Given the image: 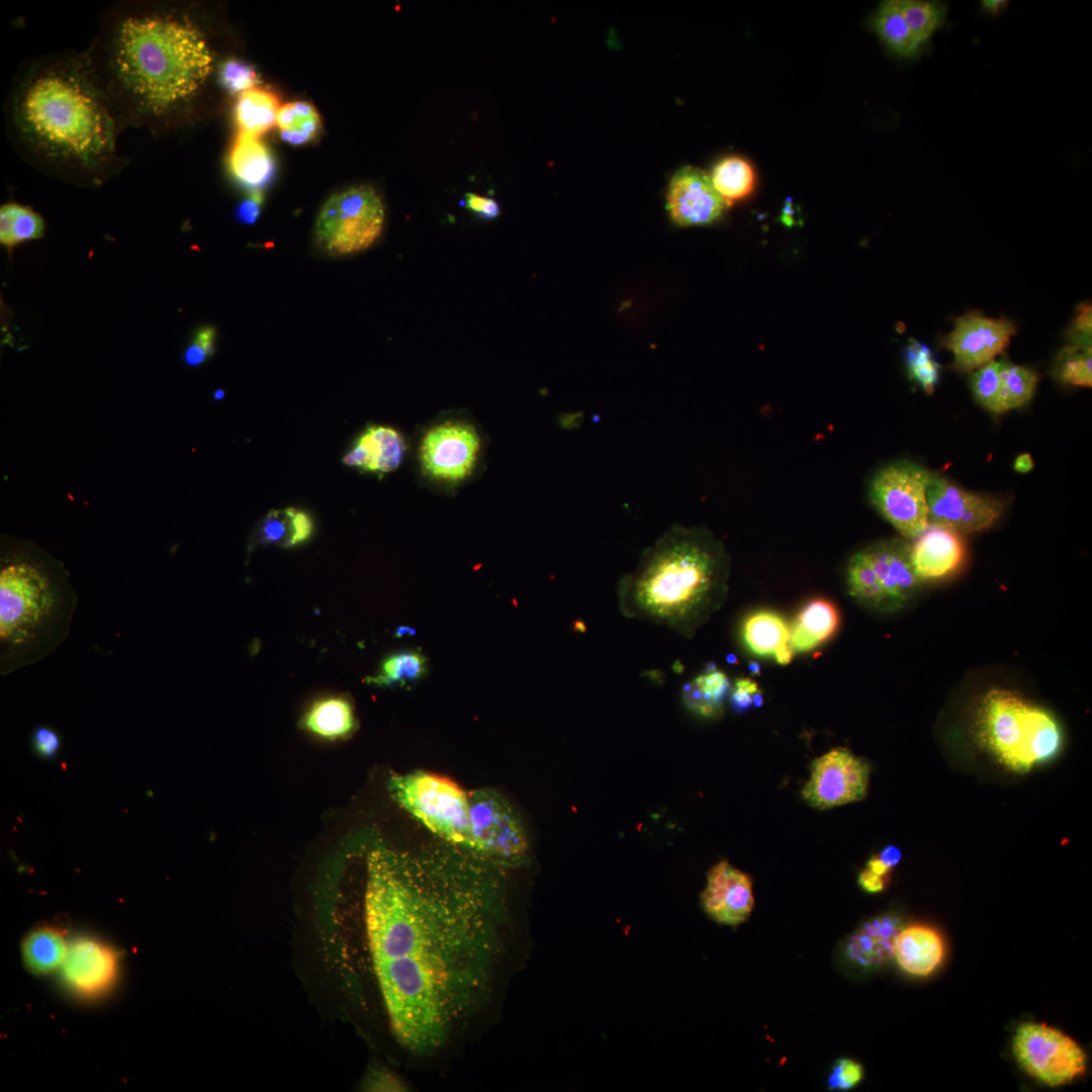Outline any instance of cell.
I'll return each mask as SVG.
<instances>
[{
    "mask_svg": "<svg viewBox=\"0 0 1092 1092\" xmlns=\"http://www.w3.org/2000/svg\"><path fill=\"white\" fill-rule=\"evenodd\" d=\"M502 866L438 843L372 845L363 931L369 969L396 1043L436 1056L487 1007L506 953Z\"/></svg>",
    "mask_w": 1092,
    "mask_h": 1092,
    "instance_id": "cell-1",
    "label": "cell"
},
{
    "mask_svg": "<svg viewBox=\"0 0 1092 1092\" xmlns=\"http://www.w3.org/2000/svg\"><path fill=\"white\" fill-rule=\"evenodd\" d=\"M86 54L121 129L157 138L188 111L215 69L205 30L159 0L108 6Z\"/></svg>",
    "mask_w": 1092,
    "mask_h": 1092,
    "instance_id": "cell-2",
    "label": "cell"
},
{
    "mask_svg": "<svg viewBox=\"0 0 1092 1092\" xmlns=\"http://www.w3.org/2000/svg\"><path fill=\"white\" fill-rule=\"evenodd\" d=\"M7 135L34 168L80 185L118 174L126 159L122 130L86 51L66 50L24 61L4 100Z\"/></svg>",
    "mask_w": 1092,
    "mask_h": 1092,
    "instance_id": "cell-3",
    "label": "cell"
},
{
    "mask_svg": "<svg viewBox=\"0 0 1092 1092\" xmlns=\"http://www.w3.org/2000/svg\"><path fill=\"white\" fill-rule=\"evenodd\" d=\"M730 558L724 544L704 527L675 525L619 579L622 616L666 627L692 638L724 604Z\"/></svg>",
    "mask_w": 1092,
    "mask_h": 1092,
    "instance_id": "cell-4",
    "label": "cell"
},
{
    "mask_svg": "<svg viewBox=\"0 0 1092 1092\" xmlns=\"http://www.w3.org/2000/svg\"><path fill=\"white\" fill-rule=\"evenodd\" d=\"M77 603L61 564L30 549L2 555L0 674L55 653L70 633Z\"/></svg>",
    "mask_w": 1092,
    "mask_h": 1092,
    "instance_id": "cell-5",
    "label": "cell"
},
{
    "mask_svg": "<svg viewBox=\"0 0 1092 1092\" xmlns=\"http://www.w3.org/2000/svg\"><path fill=\"white\" fill-rule=\"evenodd\" d=\"M975 732L980 744L1016 774L1053 760L1063 747V731L1055 716L1006 689H992L983 696Z\"/></svg>",
    "mask_w": 1092,
    "mask_h": 1092,
    "instance_id": "cell-6",
    "label": "cell"
},
{
    "mask_svg": "<svg viewBox=\"0 0 1092 1092\" xmlns=\"http://www.w3.org/2000/svg\"><path fill=\"white\" fill-rule=\"evenodd\" d=\"M388 791L397 804L439 839L474 851L468 794L455 782L416 770L392 775Z\"/></svg>",
    "mask_w": 1092,
    "mask_h": 1092,
    "instance_id": "cell-7",
    "label": "cell"
},
{
    "mask_svg": "<svg viewBox=\"0 0 1092 1092\" xmlns=\"http://www.w3.org/2000/svg\"><path fill=\"white\" fill-rule=\"evenodd\" d=\"M385 205L377 190L367 184L332 194L323 204L314 224V240L332 256H348L370 248L381 236Z\"/></svg>",
    "mask_w": 1092,
    "mask_h": 1092,
    "instance_id": "cell-8",
    "label": "cell"
},
{
    "mask_svg": "<svg viewBox=\"0 0 1092 1092\" xmlns=\"http://www.w3.org/2000/svg\"><path fill=\"white\" fill-rule=\"evenodd\" d=\"M930 476L917 463L898 461L878 470L871 480L872 505L906 539H915L929 526Z\"/></svg>",
    "mask_w": 1092,
    "mask_h": 1092,
    "instance_id": "cell-9",
    "label": "cell"
},
{
    "mask_svg": "<svg viewBox=\"0 0 1092 1092\" xmlns=\"http://www.w3.org/2000/svg\"><path fill=\"white\" fill-rule=\"evenodd\" d=\"M468 801L474 851L505 868L525 863L529 842L511 804L488 788L471 791Z\"/></svg>",
    "mask_w": 1092,
    "mask_h": 1092,
    "instance_id": "cell-10",
    "label": "cell"
},
{
    "mask_svg": "<svg viewBox=\"0 0 1092 1092\" xmlns=\"http://www.w3.org/2000/svg\"><path fill=\"white\" fill-rule=\"evenodd\" d=\"M1012 1051L1022 1070L1050 1087L1071 1083L1087 1069L1083 1049L1072 1037L1043 1023L1020 1024Z\"/></svg>",
    "mask_w": 1092,
    "mask_h": 1092,
    "instance_id": "cell-11",
    "label": "cell"
},
{
    "mask_svg": "<svg viewBox=\"0 0 1092 1092\" xmlns=\"http://www.w3.org/2000/svg\"><path fill=\"white\" fill-rule=\"evenodd\" d=\"M480 445L479 434L472 424L462 420L437 423L421 440L422 471L439 483L458 484L473 472Z\"/></svg>",
    "mask_w": 1092,
    "mask_h": 1092,
    "instance_id": "cell-12",
    "label": "cell"
},
{
    "mask_svg": "<svg viewBox=\"0 0 1092 1092\" xmlns=\"http://www.w3.org/2000/svg\"><path fill=\"white\" fill-rule=\"evenodd\" d=\"M927 502L929 524L961 535L990 529L1006 507L1002 499L966 490L933 473L927 488Z\"/></svg>",
    "mask_w": 1092,
    "mask_h": 1092,
    "instance_id": "cell-13",
    "label": "cell"
},
{
    "mask_svg": "<svg viewBox=\"0 0 1092 1092\" xmlns=\"http://www.w3.org/2000/svg\"><path fill=\"white\" fill-rule=\"evenodd\" d=\"M870 764L843 747L833 748L811 764L803 798L813 807L828 809L860 801L867 795Z\"/></svg>",
    "mask_w": 1092,
    "mask_h": 1092,
    "instance_id": "cell-14",
    "label": "cell"
},
{
    "mask_svg": "<svg viewBox=\"0 0 1092 1092\" xmlns=\"http://www.w3.org/2000/svg\"><path fill=\"white\" fill-rule=\"evenodd\" d=\"M1016 333L1015 325L1005 318H992L978 311L956 320L953 330L943 345L953 355V367L961 372L979 369L1000 354Z\"/></svg>",
    "mask_w": 1092,
    "mask_h": 1092,
    "instance_id": "cell-15",
    "label": "cell"
},
{
    "mask_svg": "<svg viewBox=\"0 0 1092 1092\" xmlns=\"http://www.w3.org/2000/svg\"><path fill=\"white\" fill-rule=\"evenodd\" d=\"M666 205L671 219L680 226L706 225L717 221L727 206L710 175L686 166L670 179Z\"/></svg>",
    "mask_w": 1092,
    "mask_h": 1092,
    "instance_id": "cell-16",
    "label": "cell"
},
{
    "mask_svg": "<svg viewBox=\"0 0 1092 1092\" xmlns=\"http://www.w3.org/2000/svg\"><path fill=\"white\" fill-rule=\"evenodd\" d=\"M701 902L706 914L716 922L739 925L754 906L751 880L727 860H721L708 872Z\"/></svg>",
    "mask_w": 1092,
    "mask_h": 1092,
    "instance_id": "cell-17",
    "label": "cell"
},
{
    "mask_svg": "<svg viewBox=\"0 0 1092 1092\" xmlns=\"http://www.w3.org/2000/svg\"><path fill=\"white\" fill-rule=\"evenodd\" d=\"M866 551L882 587L886 612L903 608L922 583L912 566L910 544L890 539L875 543Z\"/></svg>",
    "mask_w": 1092,
    "mask_h": 1092,
    "instance_id": "cell-18",
    "label": "cell"
},
{
    "mask_svg": "<svg viewBox=\"0 0 1092 1092\" xmlns=\"http://www.w3.org/2000/svg\"><path fill=\"white\" fill-rule=\"evenodd\" d=\"M61 968L71 989L93 995L104 991L113 982L117 958L108 945L94 938L79 937L69 944Z\"/></svg>",
    "mask_w": 1092,
    "mask_h": 1092,
    "instance_id": "cell-19",
    "label": "cell"
},
{
    "mask_svg": "<svg viewBox=\"0 0 1092 1092\" xmlns=\"http://www.w3.org/2000/svg\"><path fill=\"white\" fill-rule=\"evenodd\" d=\"M913 569L921 582L945 578L956 573L966 559L961 534L930 525L910 545Z\"/></svg>",
    "mask_w": 1092,
    "mask_h": 1092,
    "instance_id": "cell-20",
    "label": "cell"
},
{
    "mask_svg": "<svg viewBox=\"0 0 1092 1092\" xmlns=\"http://www.w3.org/2000/svg\"><path fill=\"white\" fill-rule=\"evenodd\" d=\"M404 452L405 442L397 430L372 425L355 440L343 462L364 472L383 475L398 468Z\"/></svg>",
    "mask_w": 1092,
    "mask_h": 1092,
    "instance_id": "cell-21",
    "label": "cell"
},
{
    "mask_svg": "<svg viewBox=\"0 0 1092 1092\" xmlns=\"http://www.w3.org/2000/svg\"><path fill=\"white\" fill-rule=\"evenodd\" d=\"M901 928V919L893 913L867 920L847 939L845 957L863 969L886 965L894 957L895 941Z\"/></svg>",
    "mask_w": 1092,
    "mask_h": 1092,
    "instance_id": "cell-22",
    "label": "cell"
},
{
    "mask_svg": "<svg viewBox=\"0 0 1092 1092\" xmlns=\"http://www.w3.org/2000/svg\"><path fill=\"white\" fill-rule=\"evenodd\" d=\"M944 941L933 927L911 924L901 928L895 941L894 957L900 968L916 977H927L942 963Z\"/></svg>",
    "mask_w": 1092,
    "mask_h": 1092,
    "instance_id": "cell-23",
    "label": "cell"
},
{
    "mask_svg": "<svg viewBox=\"0 0 1092 1092\" xmlns=\"http://www.w3.org/2000/svg\"><path fill=\"white\" fill-rule=\"evenodd\" d=\"M742 638L747 648L759 656H771L780 664L792 661L791 628L772 611H756L742 624Z\"/></svg>",
    "mask_w": 1092,
    "mask_h": 1092,
    "instance_id": "cell-24",
    "label": "cell"
},
{
    "mask_svg": "<svg viewBox=\"0 0 1092 1092\" xmlns=\"http://www.w3.org/2000/svg\"><path fill=\"white\" fill-rule=\"evenodd\" d=\"M840 625L836 606L826 599L809 602L798 614L791 628L794 652L813 650L832 638Z\"/></svg>",
    "mask_w": 1092,
    "mask_h": 1092,
    "instance_id": "cell-25",
    "label": "cell"
},
{
    "mask_svg": "<svg viewBox=\"0 0 1092 1092\" xmlns=\"http://www.w3.org/2000/svg\"><path fill=\"white\" fill-rule=\"evenodd\" d=\"M233 177L243 186L259 191L274 174V160L259 138L238 133L229 157Z\"/></svg>",
    "mask_w": 1092,
    "mask_h": 1092,
    "instance_id": "cell-26",
    "label": "cell"
},
{
    "mask_svg": "<svg viewBox=\"0 0 1092 1092\" xmlns=\"http://www.w3.org/2000/svg\"><path fill=\"white\" fill-rule=\"evenodd\" d=\"M69 944L64 932L44 925L31 930L21 946L23 962L32 974L47 975L62 966Z\"/></svg>",
    "mask_w": 1092,
    "mask_h": 1092,
    "instance_id": "cell-27",
    "label": "cell"
},
{
    "mask_svg": "<svg viewBox=\"0 0 1092 1092\" xmlns=\"http://www.w3.org/2000/svg\"><path fill=\"white\" fill-rule=\"evenodd\" d=\"M301 722L309 732L331 740L344 738L355 728L353 707L342 697L316 701Z\"/></svg>",
    "mask_w": 1092,
    "mask_h": 1092,
    "instance_id": "cell-28",
    "label": "cell"
},
{
    "mask_svg": "<svg viewBox=\"0 0 1092 1092\" xmlns=\"http://www.w3.org/2000/svg\"><path fill=\"white\" fill-rule=\"evenodd\" d=\"M312 530V520L304 511L295 508L272 510L258 530V541L289 548L306 541Z\"/></svg>",
    "mask_w": 1092,
    "mask_h": 1092,
    "instance_id": "cell-29",
    "label": "cell"
},
{
    "mask_svg": "<svg viewBox=\"0 0 1092 1092\" xmlns=\"http://www.w3.org/2000/svg\"><path fill=\"white\" fill-rule=\"evenodd\" d=\"M277 96L262 88H252L240 94L235 106L239 132L259 138L276 124L279 111Z\"/></svg>",
    "mask_w": 1092,
    "mask_h": 1092,
    "instance_id": "cell-30",
    "label": "cell"
},
{
    "mask_svg": "<svg viewBox=\"0 0 1092 1092\" xmlns=\"http://www.w3.org/2000/svg\"><path fill=\"white\" fill-rule=\"evenodd\" d=\"M730 689L727 675L715 668L705 670L686 684L682 697L690 710L707 718H718L723 713L724 702Z\"/></svg>",
    "mask_w": 1092,
    "mask_h": 1092,
    "instance_id": "cell-31",
    "label": "cell"
},
{
    "mask_svg": "<svg viewBox=\"0 0 1092 1092\" xmlns=\"http://www.w3.org/2000/svg\"><path fill=\"white\" fill-rule=\"evenodd\" d=\"M874 28L885 44L897 56H915L921 44L914 38L901 9L900 0L881 3L874 19Z\"/></svg>",
    "mask_w": 1092,
    "mask_h": 1092,
    "instance_id": "cell-32",
    "label": "cell"
},
{
    "mask_svg": "<svg viewBox=\"0 0 1092 1092\" xmlns=\"http://www.w3.org/2000/svg\"><path fill=\"white\" fill-rule=\"evenodd\" d=\"M42 216L31 207L8 202L0 207V243L8 249L43 237Z\"/></svg>",
    "mask_w": 1092,
    "mask_h": 1092,
    "instance_id": "cell-33",
    "label": "cell"
},
{
    "mask_svg": "<svg viewBox=\"0 0 1092 1092\" xmlns=\"http://www.w3.org/2000/svg\"><path fill=\"white\" fill-rule=\"evenodd\" d=\"M710 177L714 188L728 205L748 196L755 183L752 166L747 160L737 156L719 161Z\"/></svg>",
    "mask_w": 1092,
    "mask_h": 1092,
    "instance_id": "cell-34",
    "label": "cell"
},
{
    "mask_svg": "<svg viewBox=\"0 0 1092 1092\" xmlns=\"http://www.w3.org/2000/svg\"><path fill=\"white\" fill-rule=\"evenodd\" d=\"M847 585L850 596L859 604L886 612L885 597L866 549L854 553L849 559Z\"/></svg>",
    "mask_w": 1092,
    "mask_h": 1092,
    "instance_id": "cell-35",
    "label": "cell"
},
{
    "mask_svg": "<svg viewBox=\"0 0 1092 1092\" xmlns=\"http://www.w3.org/2000/svg\"><path fill=\"white\" fill-rule=\"evenodd\" d=\"M276 125L282 140L291 145H302L318 132L321 117L313 105L306 101H292L280 106Z\"/></svg>",
    "mask_w": 1092,
    "mask_h": 1092,
    "instance_id": "cell-36",
    "label": "cell"
},
{
    "mask_svg": "<svg viewBox=\"0 0 1092 1092\" xmlns=\"http://www.w3.org/2000/svg\"><path fill=\"white\" fill-rule=\"evenodd\" d=\"M1001 405L1003 413L1026 404L1033 396L1038 376L1024 366L1000 360Z\"/></svg>",
    "mask_w": 1092,
    "mask_h": 1092,
    "instance_id": "cell-37",
    "label": "cell"
},
{
    "mask_svg": "<svg viewBox=\"0 0 1092 1092\" xmlns=\"http://www.w3.org/2000/svg\"><path fill=\"white\" fill-rule=\"evenodd\" d=\"M904 18L921 46L941 27L945 20L946 5L939 1L900 0Z\"/></svg>",
    "mask_w": 1092,
    "mask_h": 1092,
    "instance_id": "cell-38",
    "label": "cell"
},
{
    "mask_svg": "<svg viewBox=\"0 0 1092 1092\" xmlns=\"http://www.w3.org/2000/svg\"><path fill=\"white\" fill-rule=\"evenodd\" d=\"M426 658L416 651H402L387 657L377 675L367 681L379 687L405 685L419 679L426 672Z\"/></svg>",
    "mask_w": 1092,
    "mask_h": 1092,
    "instance_id": "cell-39",
    "label": "cell"
},
{
    "mask_svg": "<svg viewBox=\"0 0 1092 1092\" xmlns=\"http://www.w3.org/2000/svg\"><path fill=\"white\" fill-rule=\"evenodd\" d=\"M1054 372L1066 384L1091 387L1092 347L1066 346L1056 359Z\"/></svg>",
    "mask_w": 1092,
    "mask_h": 1092,
    "instance_id": "cell-40",
    "label": "cell"
},
{
    "mask_svg": "<svg viewBox=\"0 0 1092 1092\" xmlns=\"http://www.w3.org/2000/svg\"><path fill=\"white\" fill-rule=\"evenodd\" d=\"M904 358L909 377L915 380L923 390L931 394L939 378L940 365L934 360L930 349L915 339H910Z\"/></svg>",
    "mask_w": 1092,
    "mask_h": 1092,
    "instance_id": "cell-41",
    "label": "cell"
},
{
    "mask_svg": "<svg viewBox=\"0 0 1092 1092\" xmlns=\"http://www.w3.org/2000/svg\"><path fill=\"white\" fill-rule=\"evenodd\" d=\"M1001 362L992 360L972 374L971 385L977 401L988 411L1003 413L1001 405Z\"/></svg>",
    "mask_w": 1092,
    "mask_h": 1092,
    "instance_id": "cell-42",
    "label": "cell"
},
{
    "mask_svg": "<svg viewBox=\"0 0 1092 1092\" xmlns=\"http://www.w3.org/2000/svg\"><path fill=\"white\" fill-rule=\"evenodd\" d=\"M255 70L243 61L230 58L219 63L217 82L229 93H243L258 83Z\"/></svg>",
    "mask_w": 1092,
    "mask_h": 1092,
    "instance_id": "cell-43",
    "label": "cell"
},
{
    "mask_svg": "<svg viewBox=\"0 0 1092 1092\" xmlns=\"http://www.w3.org/2000/svg\"><path fill=\"white\" fill-rule=\"evenodd\" d=\"M863 1077L862 1066L847 1058L838 1059L832 1066L827 1079L831 1090H849L859 1084Z\"/></svg>",
    "mask_w": 1092,
    "mask_h": 1092,
    "instance_id": "cell-44",
    "label": "cell"
},
{
    "mask_svg": "<svg viewBox=\"0 0 1092 1092\" xmlns=\"http://www.w3.org/2000/svg\"><path fill=\"white\" fill-rule=\"evenodd\" d=\"M215 329L210 326L199 328L184 351L183 360L191 367L202 364L215 350Z\"/></svg>",
    "mask_w": 1092,
    "mask_h": 1092,
    "instance_id": "cell-45",
    "label": "cell"
},
{
    "mask_svg": "<svg viewBox=\"0 0 1092 1092\" xmlns=\"http://www.w3.org/2000/svg\"><path fill=\"white\" fill-rule=\"evenodd\" d=\"M1092 336V306L1090 302L1081 303L1076 310L1074 320L1067 331V337L1072 345L1091 347Z\"/></svg>",
    "mask_w": 1092,
    "mask_h": 1092,
    "instance_id": "cell-46",
    "label": "cell"
},
{
    "mask_svg": "<svg viewBox=\"0 0 1092 1092\" xmlns=\"http://www.w3.org/2000/svg\"><path fill=\"white\" fill-rule=\"evenodd\" d=\"M31 744L37 755L51 759L58 754L62 739L55 729L48 726H38L31 733Z\"/></svg>",
    "mask_w": 1092,
    "mask_h": 1092,
    "instance_id": "cell-47",
    "label": "cell"
},
{
    "mask_svg": "<svg viewBox=\"0 0 1092 1092\" xmlns=\"http://www.w3.org/2000/svg\"><path fill=\"white\" fill-rule=\"evenodd\" d=\"M758 691V685L753 679L736 678L729 693L731 708L738 713L748 711L753 706V696Z\"/></svg>",
    "mask_w": 1092,
    "mask_h": 1092,
    "instance_id": "cell-48",
    "label": "cell"
},
{
    "mask_svg": "<svg viewBox=\"0 0 1092 1092\" xmlns=\"http://www.w3.org/2000/svg\"><path fill=\"white\" fill-rule=\"evenodd\" d=\"M464 205L477 217L484 220L496 218L502 211L495 199L472 192L465 193Z\"/></svg>",
    "mask_w": 1092,
    "mask_h": 1092,
    "instance_id": "cell-49",
    "label": "cell"
},
{
    "mask_svg": "<svg viewBox=\"0 0 1092 1092\" xmlns=\"http://www.w3.org/2000/svg\"><path fill=\"white\" fill-rule=\"evenodd\" d=\"M365 1087L372 1091H400L404 1085L394 1075L375 1070L368 1076Z\"/></svg>",
    "mask_w": 1092,
    "mask_h": 1092,
    "instance_id": "cell-50",
    "label": "cell"
},
{
    "mask_svg": "<svg viewBox=\"0 0 1092 1092\" xmlns=\"http://www.w3.org/2000/svg\"><path fill=\"white\" fill-rule=\"evenodd\" d=\"M262 202V194L260 191H253L250 197L240 203L237 208L236 216L240 222L254 223L260 214V205Z\"/></svg>",
    "mask_w": 1092,
    "mask_h": 1092,
    "instance_id": "cell-51",
    "label": "cell"
},
{
    "mask_svg": "<svg viewBox=\"0 0 1092 1092\" xmlns=\"http://www.w3.org/2000/svg\"><path fill=\"white\" fill-rule=\"evenodd\" d=\"M890 878L891 876H879L866 868L858 875V884L863 891L876 894L885 890Z\"/></svg>",
    "mask_w": 1092,
    "mask_h": 1092,
    "instance_id": "cell-52",
    "label": "cell"
},
{
    "mask_svg": "<svg viewBox=\"0 0 1092 1092\" xmlns=\"http://www.w3.org/2000/svg\"><path fill=\"white\" fill-rule=\"evenodd\" d=\"M878 856L885 864L893 869L901 859V851L894 845H888Z\"/></svg>",
    "mask_w": 1092,
    "mask_h": 1092,
    "instance_id": "cell-53",
    "label": "cell"
},
{
    "mask_svg": "<svg viewBox=\"0 0 1092 1092\" xmlns=\"http://www.w3.org/2000/svg\"><path fill=\"white\" fill-rule=\"evenodd\" d=\"M1007 5L1008 1L1005 0H984L981 2V9L984 13L994 16L1002 12Z\"/></svg>",
    "mask_w": 1092,
    "mask_h": 1092,
    "instance_id": "cell-54",
    "label": "cell"
},
{
    "mask_svg": "<svg viewBox=\"0 0 1092 1092\" xmlns=\"http://www.w3.org/2000/svg\"><path fill=\"white\" fill-rule=\"evenodd\" d=\"M866 868H867L868 870L872 871L873 873H875V874L879 875V876H891V872H892V870H893V869L889 868V867H888L887 864H885V863H884V862H883V861H882V860L880 859V857L878 856V854H876V855H873V856H872V857H871V858H870V859L868 860V862H867V867H866Z\"/></svg>",
    "mask_w": 1092,
    "mask_h": 1092,
    "instance_id": "cell-55",
    "label": "cell"
},
{
    "mask_svg": "<svg viewBox=\"0 0 1092 1092\" xmlns=\"http://www.w3.org/2000/svg\"><path fill=\"white\" fill-rule=\"evenodd\" d=\"M1033 460L1030 454L1023 453L1016 457L1014 461V469L1020 473H1026L1032 470Z\"/></svg>",
    "mask_w": 1092,
    "mask_h": 1092,
    "instance_id": "cell-56",
    "label": "cell"
},
{
    "mask_svg": "<svg viewBox=\"0 0 1092 1092\" xmlns=\"http://www.w3.org/2000/svg\"><path fill=\"white\" fill-rule=\"evenodd\" d=\"M763 703V696L760 690L753 696V706L760 707Z\"/></svg>",
    "mask_w": 1092,
    "mask_h": 1092,
    "instance_id": "cell-57",
    "label": "cell"
},
{
    "mask_svg": "<svg viewBox=\"0 0 1092 1092\" xmlns=\"http://www.w3.org/2000/svg\"><path fill=\"white\" fill-rule=\"evenodd\" d=\"M748 667H749V669H750V671H751L752 673H754V674H758V673H759V670H760V666H759V664H757L756 662H750V664H749V666H748Z\"/></svg>",
    "mask_w": 1092,
    "mask_h": 1092,
    "instance_id": "cell-58",
    "label": "cell"
},
{
    "mask_svg": "<svg viewBox=\"0 0 1092 1092\" xmlns=\"http://www.w3.org/2000/svg\"><path fill=\"white\" fill-rule=\"evenodd\" d=\"M726 660H727V662H728V663H730V664H734V663H736V662H737V658H736V656H735L734 654H728V655L726 656Z\"/></svg>",
    "mask_w": 1092,
    "mask_h": 1092,
    "instance_id": "cell-59",
    "label": "cell"
},
{
    "mask_svg": "<svg viewBox=\"0 0 1092 1092\" xmlns=\"http://www.w3.org/2000/svg\"><path fill=\"white\" fill-rule=\"evenodd\" d=\"M223 394H224V392L222 390H217L214 393V396H215L216 399H220L221 397H223Z\"/></svg>",
    "mask_w": 1092,
    "mask_h": 1092,
    "instance_id": "cell-60",
    "label": "cell"
}]
</instances>
